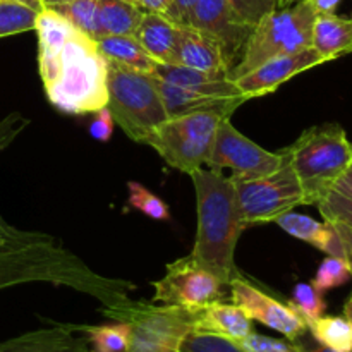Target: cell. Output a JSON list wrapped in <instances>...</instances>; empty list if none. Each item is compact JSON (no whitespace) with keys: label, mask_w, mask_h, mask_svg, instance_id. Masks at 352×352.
<instances>
[{"label":"cell","mask_w":352,"mask_h":352,"mask_svg":"<svg viewBox=\"0 0 352 352\" xmlns=\"http://www.w3.org/2000/svg\"><path fill=\"white\" fill-rule=\"evenodd\" d=\"M38 71L52 105L64 113L85 116L105 109L109 102V64L96 40L43 9L38 12Z\"/></svg>","instance_id":"1"},{"label":"cell","mask_w":352,"mask_h":352,"mask_svg":"<svg viewBox=\"0 0 352 352\" xmlns=\"http://www.w3.org/2000/svg\"><path fill=\"white\" fill-rule=\"evenodd\" d=\"M30 282L72 287L95 296L103 306L127 299L134 287L131 282L98 275L81 258L55 244L52 236L0 248V291Z\"/></svg>","instance_id":"2"},{"label":"cell","mask_w":352,"mask_h":352,"mask_svg":"<svg viewBox=\"0 0 352 352\" xmlns=\"http://www.w3.org/2000/svg\"><path fill=\"white\" fill-rule=\"evenodd\" d=\"M189 177L196 189L198 210V230L189 254L229 285L243 275L237 270L236 248L248 227L237 206L236 188L232 179L212 168L201 167Z\"/></svg>","instance_id":"3"},{"label":"cell","mask_w":352,"mask_h":352,"mask_svg":"<svg viewBox=\"0 0 352 352\" xmlns=\"http://www.w3.org/2000/svg\"><path fill=\"white\" fill-rule=\"evenodd\" d=\"M282 151L298 177L305 205L322 201L352 162V144L336 122L309 127Z\"/></svg>","instance_id":"4"},{"label":"cell","mask_w":352,"mask_h":352,"mask_svg":"<svg viewBox=\"0 0 352 352\" xmlns=\"http://www.w3.org/2000/svg\"><path fill=\"white\" fill-rule=\"evenodd\" d=\"M153 76L168 117L191 112H219L230 117L248 102L230 76L162 64L157 65Z\"/></svg>","instance_id":"5"},{"label":"cell","mask_w":352,"mask_h":352,"mask_svg":"<svg viewBox=\"0 0 352 352\" xmlns=\"http://www.w3.org/2000/svg\"><path fill=\"white\" fill-rule=\"evenodd\" d=\"M107 109L127 138L148 144L155 131L168 119L157 79L146 72L109 64Z\"/></svg>","instance_id":"6"},{"label":"cell","mask_w":352,"mask_h":352,"mask_svg":"<svg viewBox=\"0 0 352 352\" xmlns=\"http://www.w3.org/2000/svg\"><path fill=\"white\" fill-rule=\"evenodd\" d=\"M315 17V9L306 0L275 9L261 17L244 45L239 62L230 71V79H237L278 55L311 48Z\"/></svg>","instance_id":"7"},{"label":"cell","mask_w":352,"mask_h":352,"mask_svg":"<svg viewBox=\"0 0 352 352\" xmlns=\"http://www.w3.org/2000/svg\"><path fill=\"white\" fill-rule=\"evenodd\" d=\"M103 315L131 327L127 352H182V344L195 332V311L179 306L122 299L103 306Z\"/></svg>","instance_id":"8"},{"label":"cell","mask_w":352,"mask_h":352,"mask_svg":"<svg viewBox=\"0 0 352 352\" xmlns=\"http://www.w3.org/2000/svg\"><path fill=\"white\" fill-rule=\"evenodd\" d=\"M222 119L226 116L219 112H191L168 117L155 131L148 144L170 167L189 175L208 160Z\"/></svg>","instance_id":"9"},{"label":"cell","mask_w":352,"mask_h":352,"mask_svg":"<svg viewBox=\"0 0 352 352\" xmlns=\"http://www.w3.org/2000/svg\"><path fill=\"white\" fill-rule=\"evenodd\" d=\"M282 151V150H280ZM284 155L280 167L267 175L250 179H232L237 206L246 226L275 222L296 206L305 205V196L298 177Z\"/></svg>","instance_id":"10"},{"label":"cell","mask_w":352,"mask_h":352,"mask_svg":"<svg viewBox=\"0 0 352 352\" xmlns=\"http://www.w3.org/2000/svg\"><path fill=\"white\" fill-rule=\"evenodd\" d=\"M226 287L229 285L222 278L188 254L168 263L164 277L153 282V302L196 311L210 302L222 301Z\"/></svg>","instance_id":"11"},{"label":"cell","mask_w":352,"mask_h":352,"mask_svg":"<svg viewBox=\"0 0 352 352\" xmlns=\"http://www.w3.org/2000/svg\"><path fill=\"white\" fill-rule=\"evenodd\" d=\"M282 160V151L265 150L237 131L230 117H226L219 124L206 165L219 172L229 168L232 179H250L272 174L280 167Z\"/></svg>","instance_id":"12"},{"label":"cell","mask_w":352,"mask_h":352,"mask_svg":"<svg viewBox=\"0 0 352 352\" xmlns=\"http://www.w3.org/2000/svg\"><path fill=\"white\" fill-rule=\"evenodd\" d=\"M229 291L234 305L244 309L253 322L282 333L287 340L296 342L308 332V323L298 311L254 287L243 275L229 282Z\"/></svg>","instance_id":"13"},{"label":"cell","mask_w":352,"mask_h":352,"mask_svg":"<svg viewBox=\"0 0 352 352\" xmlns=\"http://www.w3.org/2000/svg\"><path fill=\"white\" fill-rule=\"evenodd\" d=\"M189 26L219 41L234 69L243 55L248 38L253 33L254 24L248 23L230 6L229 0H198L189 19Z\"/></svg>","instance_id":"14"},{"label":"cell","mask_w":352,"mask_h":352,"mask_svg":"<svg viewBox=\"0 0 352 352\" xmlns=\"http://www.w3.org/2000/svg\"><path fill=\"white\" fill-rule=\"evenodd\" d=\"M327 62L329 60L311 47L296 52V54L278 55V57L270 58L234 81L248 100L258 98V96L274 93L278 86L291 81L294 76L316 67V65L327 64Z\"/></svg>","instance_id":"15"},{"label":"cell","mask_w":352,"mask_h":352,"mask_svg":"<svg viewBox=\"0 0 352 352\" xmlns=\"http://www.w3.org/2000/svg\"><path fill=\"white\" fill-rule=\"evenodd\" d=\"M177 65L219 76H230L232 71V62L219 41L189 24L181 26Z\"/></svg>","instance_id":"16"},{"label":"cell","mask_w":352,"mask_h":352,"mask_svg":"<svg viewBox=\"0 0 352 352\" xmlns=\"http://www.w3.org/2000/svg\"><path fill=\"white\" fill-rule=\"evenodd\" d=\"M133 36L157 64L177 65L181 26L164 14L143 12L140 26Z\"/></svg>","instance_id":"17"},{"label":"cell","mask_w":352,"mask_h":352,"mask_svg":"<svg viewBox=\"0 0 352 352\" xmlns=\"http://www.w3.org/2000/svg\"><path fill=\"white\" fill-rule=\"evenodd\" d=\"M195 332L241 342L253 332V320L234 302L215 301L196 309Z\"/></svg>","instance_id":"18"},{"label":"cell","mask_w":352,"mask_h":352,"mask_svg":"<svg viewBox=\"0 0 352 352\" xmlns=\"http://www.w3.org/2000/svg\"><path fill=\"white\" fill-rule=\"evenodd\" d=\"M0 352H93V349L85 336H76L71 325H57L0 342Z\"/></svg>","instance_id":"19"},{"label":"cell","mask_w":352,"mask_h":352,"mask_svg":"<svg viewBox=\"0 0 352 352\" xmlns=\"http://www.w3.org/2000/svg\"><path fill=\"white\" fill-rule=\"evenodd\" d=\"M280 229H284L289 236L296 237L299 241H305V243L311 244L316 250L323 251L327 256H337V258H346V250H344L342 239H340L339 232L336 230V227L330 222L323 220L311 219L308 215H302V213L292 212L284 213L282 217H278L275 220Z\"/></svg>","instance_id":"20"},{"label":"cell","mask_w":352,"mask_h":352,"mask_svg":"<svg viewBox=\"0 0 352 352\" xmlns=\"http://www.w3.org/2000/svg\"><path fill=\"white\" fill-rule=\"evenodd\" d=\"M313 48L327 60L352 54V17L316 14L313 24Z\"/></svg>","instance_id":"21"},{"label":"cell","mask_w":352,"mask_h":352,"mask_svg":"<svg viewBox=\"0 0 352 352\" xmlns=\"http://www.w3.org/2000/svg\"><path fill=\"white\" fill-rule=\"evenodd\" d=\"M96 45L107 64L146 74H153L158 65L134 36H102L96 40Z\"/></svg>","instance_id":"22"},{"label":"cell","mask_w":352,"mask_h":352,"mask_svg":"<svg viewBox=\"0 0 352 352\" xmlns=\"http://www.w3.org/2000/svg\"><path fill=\"white\" fill-rule=\"evenodd\" d=\"M143 10L127 0H98V38L133 36L136 33Z\"/></svg>","instance_id":"23"},{"label":"cell","mask_w":352,"mask_h":352,"mask_svg":"<svg viewBox=\"0 0 352 352\" xmlns=\"http://www.w3.org/2000/svg\"><path fill=\"white\" fill-rule=\"evenodd\" d=\"M28 126H30V119H26L19 112H10L9 116L0 119V153L6 148H9ZM0 236L6 237L10 243H30V241H40L48 237L47 234L28 232V230L16 229L10 223H7L2 215H0Z\"/></svg>","instance_id":"24"},{"label":"cell","mask_w":352,"mask_h":352,"mask_svg":"<svg viewBox=\"0 0 352 352\" xmlns=\"http://www.w3.org/2000/svg\"><path fill=\"white\" fill-rule=\"evenodd\" d=\"M43 9L58 14L93 40H98V0H43Z\"/></svg>","instance_id":"25"},{"label":"cell","mask_w":352,"mask_h":352,"mask_svg":"<svg viewBox=\"0 0 352 352\" xmlns=\"http://www.w3.org/2000/svg\"><path fill=\"white\" fill-rule=\"evenodd\" d=\"M316 344L333 352H352V325L346 316H320L308 323Z\"/></svg>","instance_id":"26"},{"label":"cell","mask_w":352,"mask_h":352,"mask_svg":"<svg viewBox=\"0 0 352 352\" xmlns=\"http://www.w3.org/2000/svg\"><path fill=\"white\" fill-rule=\"evenodd\" d=\"M86 337L93 352H127L131 340V327L124 322L110 325H71Z\"/></svg>","instance_id":"27"},{"label":"cell","mask_w":352,"mask_h":352,"mask_svg":"<svg viewBox=\"0 0 352 352\" xmlns=\"http://www.w3.org/2000/svg\"><path fill=\"white\" fill-rule=\"evenodd\" d=\"M38 12L17 0H0V38L34 30Z\"/></svg>","instance_id":"28"},{"label":"cell","mask_w":352,"mask_h":352,"mask_svg":"<svg viewBox=\"0 0 352 352\" xmlns=\"http://www.w3.org/2000/svg\"><path fill=\"white\" fill-rule=\"evenodd\" d=\"M352 277V268L349 260L346 258L329 256L322 261V265L316 270L315 278L311 284L318 289L322 294L340 287Z\"/></svg>","instance_id":"29"},{"label":"cell","mask_w":352,"mask_h":352,"mask_svg":"<svg viewBox=\"0 0 352 352\" xmlns=\"http://www.w3.org/2000/svg\"><path fill=\"white\" fill-rule=\"evenodd\" d=\"M294 311H298L299 315L305 318L306 323L313 322V320L320 318L325 313V301H323V294L315 287V285L309 282H299L298 285L292 291L291 302H289Z\"/></svg>","instance_id":"30"},{"label":"cell","mask_w":352,"mask_h":352,"mask_svg":"<svg viewBox=\"0 0 352 352\" xmlns=\"http://www.w3.org/2000/svg\"><path fill=\"white\" fill-rule=\"evenodd\" d=\"M127 191H129V205L133 208L140 210L141 213L153 220L170 219V210H168L167 203L151 191H148L141 182L129 181L127 182Z\"/></svg>","instance_id":"31"},{"label":"cell","mask_w":352,"mask_h":352,"mask_svg":"<svg viewBox=\"0 0 352 352\" xmlns=\"http://www.w3.org/2000/svg\"><path fill=\"white\" fill-rule=\"evenodd\" d=\"M182 352H246L232 340L222 337L210 336V333L192 332L186 337L182 344Z\"/></svg>","instance_id":"32"},{"label":"cell","mask_w":352,"mask_h":352,"mask_svg":"<svg viewBox=\"0 0 352 352\" xmlns=\"http://www.w3.org/2000/svg\"><path fill=\"white\" fill-rule=\"evenodd\" d=\"M246 352H306L302 344H296L294 340L274 339V337L261 336L251 332L246 339L236 342Z\"/></svg>","instance_id":"33"},{"label":"cell","mask_w":352,"mask_h":352,"mask_svg":"<svg viewBox=\"0 0 352 352\" xmlns=\"http://www.w3.org/2000/svg\"><path fill=\"white\" fill-rule=\"evenodd\" d=\"M323 220L327 222H339L352 229V201L330 191L320 203H316Z\"/></svg>","instance_id":"34"},{"label":"cell","mask_w":352,"mask_h":352,"mask_svg":"<svg viewBox=\"0 0 352 352\" xmlns=\"http://www.w3.org/2000/svg\"><path fill=\"white\" fill-rule=\"evenodd\" d=\"M229 2L251 24H256L268 12L278 9V0H229Z\"/></svg>","instance_id":"35"},{"label":"cell","mask_w":352,"mask_h":352,"mask_svg":"<svg viewBox=\"0 0 352 352\" xmlns=\"http://www.w3.org/2000/svg\"><path fill=\"white\" fill-rule=\"evenodd\" d=\"M95 113V120H93L91 126H89V134H91L96 141H103V143H105V141H109L110 138H112L113 124L116 122H113L112 113H110V110L107 109V107Z\"/></svg>","instance_id":"36"},{"label":"cell","mask_w":352,"mask_h":352,"mask_svg":"<svg viewBox=\"0 0 352 352\" xmlns=\"http://www.w3.org/2000/svg\"><path fill=\"white\" fill-rule=\"evenodd\" d=\"M196 3H198V0H170V6L164 16L174 21L179 26H186V24H189Z\"/></svg>","instance_id":"37"},{"label":"cell","mask_w":352,"mask_h":352,"mask_svg":"<svg viewBox=\"0 0 352 352\" xmlns=\"http://www.w3.org/2000/svg\"><path fill=\"white\" fill-rule=\"evenodd\" d=\"M332 191H336L337 195L344 196V198L351 199L352 201V162L349 164V167L344 170V174L337 179Z\"/></svg>","instance_id":"38"},{"label":"cell","mask_w":352,"mask_h":352,"mask_svg":"<svg viewBox=\"0 0 352 352\" xmlns=\"http://www.w3.org/2000/svg\"><path fill=\"white\" fill-rule=\"evenodd\" d=\"M330 223L336 227V230L339 232L340 239H342L344 250H346V256H347V260H349L351 268H352V229L351 227L344 226V223H339V222H330Z\"/></svg>","instance_id":"39"},{"label":"cell","mask_w":352,"mask_h":352,"mask_svg":"<svg viewBox=\"0 0 352 352\" xmlns=\"http://www.w3.org/2000/svg\"><path fill=\"white\" fill-rule=\"evenodd\" d=\"M136 6L140 7L143 12L165 14L167 12L168 6H170V0H138Z\"/></svg>","instance_id":"40"},{"label":"cell","mask_w":352,"mask_h":352,"mask_svg":"<svg viewBox=\"0 0 352 352\" xmlns=\"http://www.w3.org/2000/svg\"><path fill=\"white\" fill-rule=\"evenodd\" d=\"M316 14H333L342 0H306Z\"/></svg>","instance_id":"41"},{"label":"cell","mask_w":352,"mask_h":352,"mask_svg":"<svg viewBox=\"0 0 352 352\" xmlns=\"http://www.w3.org/2000/svg\"><path fill=\"white\" fill-rule=\"evenodd\" d=\"M17 2L24 3V6H28V7H31V9L36 10V12L43 10V0H17Z\"/></svg>","instance_id":"42"},{"label":"cell","mask_w":352,"mask_h":352,"mask_svg":"<svg viewBox=\"0 0 352 352\" xmlns=\"http://www.w3.org/2000/svg\"><path fill=\"white\" fill-rule=\"evenodd\" d=\"M302 346H305L306 352H333V351L327 349V347L320 346V344H316V342L311 344V346H308V344H302Z\"/></svg>","instance_id":"43"},{"label":"cell","mask_w":352,"mask_h":352,"mask_svg":"<svg viewBox=\"0 0 352 352\" xmlns=\"http://www.w3.org/2000/svg\"><path fill=\"white\" fill-rule=\"evenodd\" d=\"M344 316H346V318L349 320L351 325H352V294H351V298L347 299L346 305H344Z\"/></svg>","instance_id":"44"},{"label":"cell","mask_w":352,"mask_h":352,"mask_svg":"<svg viewBox=\"0 0 352 352\" xmlns=\"http://www.w3.org/2000/svg\"><path fill=\"white\" fill-rule=\"evenodd\" d=\"M296 2H299V0H278V9H280V7H289Z\"/></svg>","instance_id":"45"},{"label":"cell","mask_w":352,"mask_h":352,"mask_svg":"<svg viewBox=\"0 0 352 352\" xmlns=\"http://www.w3.org/2000/svg\"><path fill=\"white\" fill-rule=\"evenodd\" d=\"M7 244H12V243H10V241H7L6 237H2V236H0V248L7 246Z\"/></svg>","instance_id":"46"},{"label":"cell","mask_w":352,"mask_h":352,"mask_svg":"<svg viewBox=\"0 0 352 352\" xmlns=\"http://www.w3.org/2000/svg\"><path fill=\"white\" fill-rule=\"evenodd\" d=\"M127 2H133V3H136V2H138V0H127Z\"/></svg>","instance_id":"47"}]
</instances>
